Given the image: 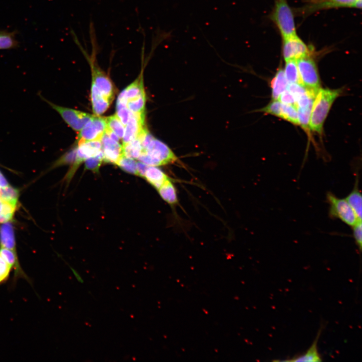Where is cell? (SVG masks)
<instances>
[{
	"label": "cell",
	"instance_id": "cell-23",
	"mask_svg": "<svg viewBox=\"0 0 362 362\" xmlns=\"http://www.w3.org/2000/svg\"><path fill=\"white\" fill-rule=\"evenodd\" d=\"M16 205L0 198V223H7L12 219Z\"/></svg>",
	"mask_w": 362,
	"mask_h": 362
},
{
	"label": "cell",
	"instance_id": "cell-27",
	"mask_svg": "<svg viewBox=\"0 0 362 362\" xmlns=\"http://www.w3.org/2000/svg\"><path fill=\"white\" fill-rule=\"evenodd\" d=\"M19 195V191L9 185L0 189V198L15 205H17Z\"/></svg>",
	"mask_w": 362,
	"mask_h": 362
},
{
	"label": "cell",
	"instance_id": "cell-32",
	"mask_svg": "<svg viewBox=\"0 0 362 362\" xmlns=\"http://www.w3.org/2000/svg\"><path fill=\"white\" fill-rule=\"evenodd\" d=\"M12 271V266L0 255V285L8 280Z\"/></svg>",
	"mask_w": 362,
	"mask_h": 362
},
{
	"label": "cell",
	"instance_id": "cell-9",
	"mask_svg": "<svg viewBox=\"0 0 362 362\" xmlns=\"http://www.w3.org/2000/svg\"><path fill=\"white\" fill-rule=\"evenodd\" d=\"M106 129L105 118L94 115L80 131L78 142L101 140Z\"/></svg>",
	"mask_w": 362,
	"mask_h": 362
},
{
	"label": "cell",
	"instance_id": "cell-5",
	"mask_svg": "<svg viewBox=\"0 0 362 362\" xmlns=\"http://www.w3.org/2000/svg\"><path fill=\"white\" fill-rule=\"evenodd\" d=\"M329 204V214L332 218L338 219L346 225L353 227L359 221L350 204L346 199L337 197L332 192L327 195Z\"/></svg>",
	"mask_w": 362,
	"mask_h": 362
},
{
	"label": "cell",
	"instance_id": "cell-34",
	"mask_svg": "<svg viewBox=\"0 0 362 362\" xmlns=\"http://www.w3.org/2000/svg\"><path fill=\"white\" fill-rule=\"evenodd\" d=\"M103 160V155L102 151L98 155L91 157L85 161V168L86 169L97 172Z\"/></svg>",
	"mask_w": 362,
	"mask_h": 362
},
{
	"label": "cell",
	"instance_id": "cell-37",
	"mask_svg": "<svg viewBox=\"0 0 362 362\" xmlns=\"http://www.w3.org/2000/svg\"><path fill=\"white\" fill-rule=\"evenodd\" d=\"M130 114L131 112L128 110L127 107H122L116 108V115L125 126L127 123L130 118Z\"/></svg>",
	"mask_w": 362,
	"mask_h": 362
},
{
	"label": "cell",
	"instance_id": "cell-8",
	"mask_svg": "<svg viewBox=\"0 0 362 362\" xmlns=\"http://www.w3.org/2000/svg\"><path fill=\"white\" fill-rule=\"evenodd\" d=\"M56 110L65 122L76 131H80L93 115L76 110L57 106L46 100Z\"/></svg>",
	"mask_w": 362,
	"mask_h": 362
},
{
	"label": "cell",
	"instance_id": "cell-17",
	"mask_svg": "<svg viewBox=\"0 0 362 362\" xmlns=\"http://www.w3.org/2000/svg\"><path fill=\"white\" fill-rule=\"evenodd\" d=\"M321 332L322 330H320L313 345L304 355L294 357L291 360H286L284 361L310 362H321L322 360L320 354L319 353L318 348V344L321 334Z\"/></svg>",
	"mask_w": 362,
	"mask_h": 362
},
{
	"label": "cell",
	"instance_id": "cell-29",
	"mask_svg": "<svg viewBox=\"0 0 362 362\" xmlns=\"http://www.w3.org/2000/svg\"><path fill=\"white\" fill-rule=\"evenodd\" d=\"M312 109V107L307 108H297L300 125H301L308 133H310L311 130L310 122Z\"/></svg>",
	"mask_w": 362,
	"mask_h": 362
},
{
	"label": "cell",
	"instance_id": "cell-25",
	"mask_svg": "<svg viewBox=\"0 0 362 362\" xmlns=\"http://www.w3.org/2000/svg\"><path fill=\"white\" fill-rule=\"evenodd\" d=\"M106 128L114 132L120 139H122L125 132V125L123 124L117 115L105 118Z\"/></svg>",
	"mask_w": 362,
	"mask_h": 362
},
{
	"label": "cell",
	"instance_id": "cell-31",
	"mask_svg": "<svg viewBox=\"0 0 362 362\" xmlns=\"http://www.w3.org/2000/svg\"><path fill=\"white\" fill-rule=\"evenodd\" d=\"M282 103L278 100H273L265 107L258 110L266 114H269L275 116L282 117Z\"/></svg>",
	"mask_w": 362,
	"mask_h": 362
},
{
	"label": "cell",
	"instance_id": "cell-14",
	"mask_svg": "<svg viewBox=\"0 0 362 362\" xmlns=\"http://www.w3.org/2000/svg\"><path fill=\"white\" fill-rule=\"evenodd\" d=\"M0 245L1 248L16 252V243L13 227L7 223L0 228Z\"/></svg>",
	"mask_w": 362,
	"mask_h": 362
},
{
	"label": "cell",
	"instance_id": "cell-2",
	"mask_svg": "<svg viewBox=\"0 0 362 362\" xmlns=\"http://www.w3.org/2000/svg\"><path fill=\"white\" fill-rule=\"evenodd\" d=\"M138 160L148 166L157 167L178 161V158L167 145L155 137L142 148Z\"/></svg>",
	"mask_w": 362,
	"mask_h": 362
},
{
	"label": "cell",
	"instance_id": "cell-16",
	"mask_svg": "<svg viewBox=\"0 0 362 362\" xmlns=\"http://www.w3.org/2000/svg\"><path fill=\"white\" fill-rule=\"evenodd\" d=\"M288 84L284 70L279 69L271 82L272 97L273 100H278L280 95L287 90Z\"/></svg>",
	"mask_w": 362,
	"mask_h": 362
},
{
	"label": "cell",
	"instance_id": "cell-39",
	"mask_svg": "<svg viewBox=\"0 0 362 362\" xmlns=\"http://www.w3.org/2000/svg\"><path fill=\"white\" fill-rule=\"evenodd\" d=\"M148 167V166L145 165L141 162L137 163V171L138 176L144 177L145 173H146Z\"/></svg>",
	"mask_w": 362,
	"mask_h": 362
},
{
	"label": "cell",
	"instance_id": "cell-1",
	"mask_svg": "<svg viewBox=\"0 0 362 362\" xmlns=\"http://www.w3.org/2000/svg\"><path fill=\"white\" fill-rule=\"evenodd\" d=\"M341 93L340 90L320 89L313 103L310 129L322 134L325 120L335 100Z\"/></svg>",
	"mask_w": 362,
	"mask_h": 362
},
{
	"label": "cell",
	"instance_id": "cell-20",
	"mask_svg": "<svg viewBox=\"0 0 362 362\" xmlns=\"http://www.w3.org/2000/svg\"><path fill=\"white\" fill-rule=\"evenodd\" d=\"M284 74L288 84H300L303 85L297 65V60L286 61Z\"/></svg>",
	"mask_w": 362,
	"mask_h": 362
},
{
	"label": "cell",
	"instance_id": "cell-7",
	"mask_svg": "<svg viewBox=\"0 0 362 362\" xmlns=\"http://www.w3.org/2000/svg\"><path fill=\"white\" fill-rule=\"evenodd\" d=\"M312 48L298 35L283 39L282 54L285 61L297 60L312 55Z\"/></svg>",
	"mask_w": 362,
	"mask_h": 362
},
{
	"label": "cell",
	"instance_id": "cell-4",
	"mask_svg": "<svg viewBox=\"0 0 362 362\" xmlns=\"http://www.w3.org/2000/svg\"><path fill=\"white\" fill-rule=\"evenodd\" d=\"M297 62L303 86L317 95L321 89V82L315 61L311 55L300 58Z\"/></svg>",
	"mask_w": 362,
	"mask_h": 362
},
{
	"label": "cell",
	"instance_id": "cell-24",
	"mask_svg": "<svg viewBox=\"0 0 362 362\" xmlns=\"http://www.w3.org/2000/svg\"><path fill=\"white\" fill-rule=\"evenodd\" d=\"M146 102V96L145 94L135 99L127 101L126 107L132 113L145 115Z\"/></svg>",
	"mask_w": 362,
	"mask_h": 362
},
{
	"label": "cell",
	"instance_id": "cell-15",
	"mask_svg": "<svg viewBox=\"0 0 362 362\" xmlns=\"http://www.w3.org/2000/svg\"><path fill=\"white\" fill-rule=\"evenodd\" d=\"M144 177L157 190L170 179L161 170L154 166H149Z\"/></svg>",
	"mask_w": 362,
	"mask_h": 362
},
{
	"label": "cell",
	"instance_id": "cell-30",
	"mask_svg": "<svg viewBox=\"0 0 362 362\" xmlns=\"http://www.w3.org/2000/svg\"><path fill=\"white\" fill-rule=\"evenodd\" d=\"M17 44L13 33L0 31V49H10Z\"/></svg>",
	"mask_w": 362,
	"mask_h": 362
},
{
	"label": "cell",
	"instance_id": "cell-13",
	"mask_svg": "<svg viewBox=\"0 0 362 362\" xmlns=\"http://www.w3.org/2000/svg\"><path fill=\"white\" fill-rule=\"evenodd\" d=\"M91 100L93 112L97 116H100L105 113L111 103V102L102 95L93 82L91 87Z\"/></svg>",
	"mask_w": 362,
	"mask_h": 362
},
{
	"label": "cell",
	"instance_id": "cell-10",
	"mask_svg": "<svg viewBox=\"0 0 362 362\" xmlns=\"http://www.w3.org/2000/svg\"><path fill=\"white\" fill-rule=\"evenodd\" d=\"M102 152V143L101 140L88 141L78 142L77 158L75 163L69 172L72 176L78 167L87 159L95 156Z\"/></svg>",
	"mask_w": 362,
	"mask_h": 362
},
{
	"label": "cell",
	"instance_id": "cell-40",
	"mask_svg": "<svg viewBox=\"0 0 362 362\" xmlns=\"http://www.w3.org/2000/svg\"><path fill=\"white\" fill-rule=\"evenodd\" d=\"M0 185L2 187H5L9 185L7 180L1 172H0Z\"/></svg>",
	"mask_w": 362,
	"mask_h": 362
},
{
	"label": "cell",
	"instance_id": "cell-19",
	"mask_svg": "<svg viewBox=\"0 0 362 362\" xmlns=\"http://www.w3.org/2000/svg\"><path fill=\"white\" fill-rule=\"evenodd\" d=\"M122 146L123 156L133 160L138 159L140 156L142 148L138 138L123 144Z\"/></svg>",
	"mask_w": 362,
	"mask_h": 362
},
{
	"label": "cell",
	"instance_id": "cell-12",
	"mask_svg": "<svg viewBox=\"0 0 362 362\" xmlns=\"http://www.w3.org/2000/svg\"><path fill=\"white\" fill-rule=\"evenodd\" d=\"M146 128L145 115L135 114L131 112L130 118L125 126L123 144L138 138Z\"/></svg>",
	"mask_w": 362,
	"mask_h": 362
},
{
	"label": "cell",
	"instance_id": "cell-41",
	"mask_svg": "<svg viewBox=\"0 0 362 362\" xmlns=\"http://www.w3.org/2000/svg\"><path fill=\"white\" fill-rule=\"evenodd\" d=\"M0 189H1V185H0Z\"/></svg>",
	"mask_w": 362,
	"mask_h": 362
},
{
	"label": "cell",
	"instance_id": "cell-3",
	"mask_svg": "<svg viewBox=\"0 0 362 362\" xmlns=\"http://www.w3.org/2000/svg\"><path fill=\"white\" fill-rule=\"evenodd\" d=\"M270 18L277 26L283 39L297 35L294 11L287 0H275Z\"/></svg>",
	"mask_w": 362,
	"mask_h": 362
},
{
	"label": "cell",
	"instance_id": "cell-38",
	"mask_svg": "<svg viewBox=\"0 0 362 362\" xmlns=\"http://www.w3.org/2000/svg\"><path fill=\"white\" fill-rule=\"evenodd\" d=\"M278 100L283 104L296 106V99L288 90L285 91L279 97Z\"/></svg>",
	"mask_w": 362,
	"mask_h": 362
},
{
	"label": "cell",
	"instance_id": "cell-33",
	"mask_svg": "<svg viewBox=\"0 0 362 362\" xmlns=\"http://www.w3.org/2000/svg\"><path fill=\"white\" fill-rule=\"evenodd\" d=\"M77 147L72 148L62 156L55 164V167L63 165L72 164L73 165L77 158Z\"/></svg>",
	"mask_w": 362,
	"mask_h": 362
},
{
	"label": "cell",
	"instance_id": "cell-21",
	"mask_svg": "<svg viewBox=\"0 0 362 362\" xmlns=\"http://www.w3.org/2000/svg\"><path fill=\"white\" fill-rule=\"evenodd\" d=\"M158 191L161 197L169 204L174 205L178 202L176 188L170 179L167 180Z\"/></svg>",
	"mask_w": 362,
	"mask_h": 362
},
{
	"label": "cell",
	"instance_id": "cell-26",
	"mask_svg": "<svg viewBox=\"0 0 362 362\" xmlns=\"http://www.w3.org/2000/svg\"><path fill=\"white\" fill-rule=\"evenodd\" d=\"M281 118L296 125H300L298 109L296 106L282 103Z\"/></svg>",
	"mask_w": 362,
	"mask_h": 362
},
{
	"label": "cell",
	"instance_id": "cell-6",
	"mask_svg": "<svg viewBox=\"0 0 362 362\" xmlns=\"http://www.w3.org/2000/svg\"><path fill=\"white\" fill-rule=\"evenodd\" d=\"M357 0H307L305 5L296 9V13L307 16L315 12L339 8H354Z\"/></svg>",
	"mask_w": 362,
	"mask_h": 362
},
{
	"label": "cell",
	"instance_id": "cell-35",
	"mask_svg": "<svg viewBox=\"0 0 362 362\" xmlns=\"http://www.w3.org/2000/svg\"><path fill=\"white\" fill-rule=\"evenodd\" d=\"M287 90L294 96L296 102L300 97L309 91L303 85L296 83L288 84Z\"/></svg>",
	"mask_w": 362,
	"mask_h": 362
},
{
	"label": "cell",
	"instance_id": "cell-28",
	"mask_svg": "<svg viewBox=\"0 0 362 362\" xmlns=\"http://www.w3.org/2000/svg\"><path fill=\"white\" fill-rule=\"evenodd\" d=\"M116 165L125 172L138 176L137 162L134 160L122 156Z\"/></svg>",
	"mask_w": 362,
	"mask_h": 362
},
{
	"label": "cell",
	"instance_id": "cell-18",
	"mask_svg": "<svg viewBox=\"0 0 362 362\" xmlns=\"http://www.w3.org/2000/svg\"><path fill=\"white\" fill-rule=\"evenodd\" d=\"M345 199L354 211L358 219L362 221V197L357 184Z\"/></svg>",
	"mask_w": 362,
	"mask_h": 362
},
{
	"label": "cell",
	"instance_id": "cell-36",
	"mask_svg": "<svg viewBox=\"0 0 362 362\" xmlns=\"http://www.w3.org/2000/svg\"><path fill=\"white\" fill-rule=\"evenodd\" d=\"M352 228L353 229V236L355 242L359 250L361 251L362 246V222H358Z\"/></svg>",
	"mask_w": 362,
	"mask_h": 362
},
{
	"label": "cell",
	"instance_id": "cell-22",
	"mask_svg": "<svg viewBox=\"0 0 362 362\" xmlns=\"http://www.w3.org/2000/svg\"><path fill=\"white\" fill-rule=\"evenodd\" d=\"M124 90L127 101L146 94L143 85L142 73Z\"/></svg>",
	"mask_w": 362,
	"mask_h": 362
},
{
	"label": "cell",
	"instance_id": "cell-11",
	"mask_svg": "<svg viewBox=\"0 0 362 362\" xmlns=\"http://www.w3.org/2000/svg\"><path fill=\"white\" fill-rule=\"evenodd\" d=\"M101 141L104 162L116 165L123 156L122 146L118 141L110 138L105 132Z\"/></svg>",
	"mask_w": 362,
	"mask_h": 362
}]
</instances>
